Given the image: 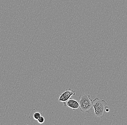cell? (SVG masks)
<instances>
[{"mask_svg": "<svg viewBox=\"0 0 127 125\" xmlns=\"http://www.w3.org/2000/svg\"><path fill=\"white\" fill-rule=\"evenodd\" d=\"M107 105L106 101L104 100H100L97 97L93 100L92 106L94 109L95 116L100 118L104 117L105 106Z\"/></svg>", "mask_w": 127, "mask_h": 125, "instance_id": "obj_1", "label": "cell"}, {"mask_svg": "<svg viewBox=\"0 0 127 125\" xmlns=\"http://www.w3.org/2000/svg\"><path fill=\"white\" fill-rule=\"evenodd\" d=\"M79 99V108L81 111L89 113L93 108V100L90 98V96L87 94H84L80 96Z\"/></svg>", "mask_w": 127, "mask_h": 125, "instance_id": "obj_2", "label": "cell"}, {"mask_svg": "<svg viewBox=\"0 0 127 125\" xmlns=\"http://www.w3.org/2000/svg\"><path fill=\"white\" fill-rule=\"evenodd\" d=\"M75 90H71L70 88H67L65 91L61 94L58 101L60 102H65L71 98V96L75 94Z\"/></svg>", "mask_w": 127, "mask_h": 125, "instance_id": "obj_3", "label": "cell"}, {"mask_svg": "<svg viewBox=\"0 0 127 125\" xmlns=\"http://www.w3.org/2000/svg\"><path fill=\"white\" fill-rule=\"evenodd\" d=\"M63 103L65 107H68L73 110L79 109L80 107L79 102L77 100L73 99L71 98L65 102H63Z\"/></svg>", "mask_w": 127, "mask_h": 125, "instance_id": "obj_4", "label": "cell"}, {"mask_svg": "<svg viewBox=\"0 0 127 125\" xmlns=\"http://www.w3.org/2000/svg\"><path fill=\"white\" fill-rule=\"evenodd\" d=\"M40 116H41V115H40V113L38 112H36L34 114L33 118L35 120H37Z\"/></svg>", "mask_w": 127, "mask_h": 125, "instance_id": "obj_5", "label": "cell"}, {"mask_svg": "<svg viewBox=\"0 0 127 125\" xmlns=\"http://www.w3.org/2000/svg\"><path fill=\"white\" fill-rule=\"evenodd\" d=\"M37 121H38V122L40 124H42L44 123L45 120H44V118L43 117H42V116H40V117L37 120Z\"/></svg>", "mask_w": 127, "mask_h": 125, "instance_id": "obj_6", "label": "cell"}, {"mask_svg": "<svg viewBox=\"0 0 127 125\" xmlns=\"http://www.w3.org/2000/svg\"><path fill=\"white\" fill-rule=\"evenodd\" d=\"M109 110H109V107L108 106H105V112H109Z\"/></svg>", "mask_w": 127, "mask_h": 125, "instance_id": "obj_7", "label": "cell"}]
</instances>
